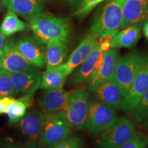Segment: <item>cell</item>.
Returning a JSON list of instances; mask_svg holds the SVG:
<instances>
[{"instance_id":"6da1fadb","label":"cell","mask_w":148,"mask_h":148,"mask_svg":"<svg viewBox=\"0 0 148 148\" xmlns=\"http://www.w3.org/2000/svg\"><path fill=\"white\" fill-rule=\"evenodd\" d=\"M34 36L44 44L51 41L67 42L70 27L66 18L45 13L29 21Z\"/></svg>"},{"instance_id":"7a4b0ae2","label":"cell","mask_w":148,"mask_h":148,"mask_svg":"<svg viewBox=\"0 0 148 148\" xmlns=\"http://www.w3.org/2000/svg\"><path fill=\"white\" fill-rule=\"evenodd\" d=\"M125 1L111 0L103 6L90 25V33L97 38L113 37L121 28Z\"/></svg>"},{"instance_id":"3957f363","label":"cell","mask_w":148,"mask_h":148,"mask_svg":"<svg viewBox=\"0 0 148 148\" xmlns=\"http://www.w3.org/2000/svg\"><path fill=\"white\" fill-rule=\"evenodd\" d=\"M89 94L85 88H79L71 91L65 110L55 114L71 128L81 130L85 128L88 110Z\"/></svg>"},{"instance_id":"277c9868","label":"cell","mask_w":148,"mask_h":148,"mask_svg":"<svg viewBox=\"0 0 148 148\" xmlns=\"http://www.w3.org/2000/svg\"><path fill=\"white\" fill-rule=\"evenodd\" d=\"M138 134L134 125L126 118H118L113 125L99 134L97 148H118Z\"/></svg>"},{"instance_id":"5b68a950","label":"cell","mask_w":148,"mask_h":148,"mask_svg":"<svg viewBox=\"0 0 148 148\" xmlns=\"http://www.w3.org/2000/svg\"><path fill=\"white\" fill-rule=\"evenodd\" d=\"M115 110L97 99H90L85 128L93 134H99L108 130L116 121Z\"/></svg>"},{"instance_id":"8992f818","label":"cell","mask_w":148,"mask_h":148,"mask_svg":"<svg viewBox=\"0 0 148 148\" xmlns=\"http://www.w3.org/2000/svg\"><path fill=\"white\" fill-rule=\"evenodd\" d=\"M147 88L148 54H143L136 76L129 91L123 97L120 108L127 113L134 112Z\"/></svg>"},{"instance_id":"52a82bcc","label":"cell","mask_w":148,"mask_h":148,"mask_svg":"<svg viewBox=\"0 0 148 148\" xmlns=\"http://www.w3.org/2000/svg\"><path fill=\"white\" fill-rule=\"evenodd\" d=\"M142 55L137 51H132L118 58L112 78L119 86L123 97L126 95L132 86Z\"/></svg>"},{"instance_id":"ba28073f","label":"cell","mask_w":148,"mask_h":148,"mask_svg":"<svg viewBox=\"0 0 148 148\" xmlns=\"http://www.w3.org/2000/svg\"><path fill=\"white\" fill-rule=\"evenodd\" d=\"M0 69L10 73L37 72L38 68L30 63L18 51L16 43L12 39L5 42L3 52L0 56Z\"/></svg>"},{"instance_id":"9c48e42d","label":"cell","mask_w":148,"mask_h":148,"mask_svg":"<svg viewBox=\"0 0 148 148\" xmlns=\"http://www.w3.org/2000/svg\"><path fill=\"white\" fill-rule=\"evenodd\" d=\"M71 127L55 114L44 113V122L39 138L42 146H50L69 136Z\"/></svg>"},{"instance_id":"30bf717a","label":"cell","mask_w":148,"mask_h":148,"mask_svg":"<svg viewBox=\"0 0 148 148\" xmlns=\"http://www.w3.org/2000/svg\"><path fill=\"white\" fill-rule=\"evenodd\" d=\"M18 51L38 69L46 66V45L35 36H26L16 43Z\"/></svg>"},{"instance_id":"8fae6325","label":"cell","mask_w":148,"mask_h":148,"mask_svg":"<svg viewBox=\"0 0 148 148\" xmlns=\"http://www.w3.org/2000/svg\"><path fill=\"white\" fill-rule=\"evenodd\" d=\"M119 58V51L116 49H110L103 52V62L101 67L94 69L88 79V88L93 92L97 86L113 77L116 62Z\"/></svg>"},{"instance_id":"7c38bea8","label":"cell","mask_w":148,"mask_h":148,"mask_svg":"<svg viewBox=\"0 0 148 148\" xmlns=\"http://www.w3.org/2000/svg\"><path fill=\"white\" fill-rule=\"evenodd\" d=\"M71 91L63 88L44 89L38 97V103L43 113L55 114L65 110L69 103Z\"/></svg>"},{"instance_id":"4fadbf2b","label":"cell","mask_w":148,"mask_h":148,"mask_svg":"<svg viewBox=\"0 0 148 148\" xmlns=\"http://www.w3.org/2000/svg\"><path fill=\"white\" fill-rule=\"evenodd\" d=\"M148 20V0H125L121 29L130 25L140 27Z\"/></svg>"},{"instance_id":"5bb4252c","label":"cell","mask_w":148,"mask_h":148,"mask_svg":"<svg viewBox=\"0 0 148 148\" xmlns=\"http://www.w3.org/2000/svg\"><path fill=\"white\" fill-rule=\"evenodd\" d=\"M43 122L44 113L36 109L26 112L18 122L20 132L26 139L27 144L39 140Z\"/></svg>"},{"instance_id":"9a60e30c","label":"cell","mask_w":148,"mask_h":148,"mask_svg":"<svg viewBox=\"0 0 148 148\" xmlns=\"http://www.w3.org/2000/svg\"><path fill=\"white\" fill-rule=\"evenodd\" d=\"M97 39V37L91 33L86 35L73 51L67 61L65 63L62 64V68L67 76L82 63L95 45Z\"/></svg>"},{"instance_id":"2e32d148","label":"cell","mask_w":148,"mask_h":148,"mask_svg":"<svg viewBox=\"0 0 148 148\" xmlns=\"http://www.w3.org/2000/svg\"><path fill=\"white\" fill-rule=\"evenodd\" d=\"M1 5L17 15L29 21L44 14L40 0H1Z\"/></svg>"},{"instance_id":"e0dca14e","label":"cell","mask_w":148,"mask_h":148,"mask_svg":"<svg viewBox=\"0 0 148 148\" xmlns=\"http://www.w3.org/2000/svg\"><path fill=\"white\" fill-rule=\"evenodd\" d=\"M92 92L98 101L115 110L120 108L123 97L119 86L113 78L101 83Z\"/></svg>"},{"instance_id":"ac0fdd59","label":"cell","mask_w":148,"mask_h":148,"mask_svg":"<svg viewBox=\"0 0 148 148\" xmlns=\"http://www.w3.org/2000/svg\"><path fill=\"white\" fill-rule=\"evenodd\" d=\"M10 73L16 93L23 95H34L40 88L41 75L37 72H18Z\"/></svg>"},{"instance_id":"d6986e66","label":"cell","mask_w":148,"mask_h":148,"mask_svg":"<svg viewBox=\"0 0 148 148\" xmlns=\"http://www.w3.org/2000/svg\"><path fill=\"white\" fill-rule=\"evenodd\" d=\"M101 52L102 51L97 39L95 45L92 48L88 56L83 61L77 71L72 74L69 80L70 84L75 86L88 80L93 71L95 64L99 60Z\"/></svg>"},{"instance_id":"ffe728a7","label":"cell","mask_w":148,"mask_h":148,"mask_svg":"<svg viewBox=\"0 0 148 148\" xmlns=\"http://www.w3.org/2000/svg\"><path fill=\"white\" fill-rule=\"evenodd\" d=\"M140 38V27L130 25L122 29L110 40L111 48H130L136 45Z\"/></svg>"},{"instance_id":"44dd1931","label":"cell","mask_w":148,"mask_h":148,"mask_svg":"<svg viewBox=\"0 0 148 148\" xmlns=\"http://www.w3.org/2000/svg\"><path fill=\"white\" fill-rule=\"evenodd\" d=\"M67 42L51 41L46 45V69H50L63 64L67 55Z\"/></svg>"},{"instance_id":"7402d4cb","label":"cell","mask_w":148,"mask_h":148,"mask_svg":"<svg viewBox=\"0 0 148 148\" xmlns=\"http://www.w3.org/2000/svg\"><path fill=\"white\" fill-rule=\"evenodd\" d=\"M67 77L62 64L46 71L41 75L40 88L42 89H60L63 87Z\"/></svg>"},{"instance_id":"603a6c76","label":"cell","mask_w":148,"mask_h":148,"mask_svg":"<svg viewBox=\"0 0 148 148\" xmlns=\"http://www.w3.org/2000/svg\"><path fill=\"white\" fill-rule=\"evenodd\" d=\"M27 29L28 26L18 17L17 14L8 10L1 25L0 32L5 36H9Z\"/></svg>"},{"instance_id":"cb8c5ba5","label":"cell","mask_w":148,"mask_h":148,"mask_svg":"<svg viewBox=\"0 0 148 148\" xmlns=\"http://www.w3.org/2000/svg\"><path fill=\"white\" fill-rule=\"evenodd\" d=\"M17 95L10 73L0 69V98L12 97Z\"/></svg>"},{"instance_id":"d4e9b609","label":"cell","mask_w":148,"mask_h":148,"mask_svg":"<svg viewBox=\"0 0 148 148\" xmlns=\"http://www.w3.org/2000/svg\"><path fill=\"white\" fill-rule=\"evenodd\" d=\"M27 106L19 100L14 101L9 106L7 111L9 124L14 125L18 123L23 116L26 113Z\"/></svg>"},{"instance_id":"484cf974","label":"cell","mask_w":148,"mask_h":148,"mask_svg":"<svg viewBox=\"0 0 148 148\" xmlns=\"http://www.w3.org/2000/svg\"><path fill=\"white\" fill-rule=\"evenodd\" d=\"M134 116L135 120L140 123L148 119V88L134 111Z\"/></svg>"},{"instance_id":"4316f807","label":"cell","mask_w":148,"mask_h":148,"mask_svg":"<svg viewBox=\"0 0 148 148\" xmlns=\"http://www.w3.org/2000/svg\"><path fill=\"white\" fill-rule=\"evenodd\" d=\"M83 143V139L80 136H72L47 148H82Z\"/></svg>"},{"instance_id":"83f0119b","label":"cell","mask_w":148,"mask_h":148,"mask_svg":"<svg viewBox=\"0 0 148 148\" xmlns=\"http://www.w3.org/2000/svg\"><path fill=\"white\" fill-rule=\"evenodd\" d=\"M99 3V0H83L77 6L74 15L79 18L84 17Z\"/></svg>"},{"instance_id":"f1b7e54d","label":"cell","mask_w":148,"mask_h":148,"mask_svg":"<svg viewBox=\"0 0 148 148\" xmlns=\"http://www.w3.org/2000/svg\"><path fill=\"white\" fill-rule=\"evenodd\" d=\"M147 145V136L138 134L135 137L123 144L118 148H146Z\"/></svg>"},{"instance_id":"f546056e","label":"cell","mask_w":148,"mask_h":148,"mask_svg":"<svg viewBox=\"0 0 148 148\" xmlns=\"http://www.w3.org/2000/svg\"><path fill=\"white\" fill-rule=\"evenodd\" d=\"M16 101L12 97H5L0 98V114L7 113L9 106Z\"/></svg>"},{"instance_id":"4dcf8cb0","label":"cell","mask_w":148,"mask_h":148,"mask_svg":"<svg viewBox=\"0 0 148 148\" xmlns=\"http://www.w3.org/2000/svg\"><path fill=\"white\" fill-rule=\"evenodd\" d=\"M112 36L106 37H100L98 38V42H99L100 48L102 51H107L111 48L110 40L112 39Z\"/></svg>"},{"instance_id":"1f68e13d","label":"cell","mask_w":148,"mask_h":148,"mask_svg":"<svg viewBox=\"0 0 148 148\" xmlns=\"http://www.w3.org/2000/svg\"><path fill=\"white\" fill-rule=\"evenodd\" d=\"M1 148H27L21 144L16 143L10 138H6L0 145Z\"/></svg>"},{"instance_id":"d6a6232c","label":"cell","mask_w":148,"mask_h":148,"mask_svg":"<svg viewBox=\"0 0 148 148\" xmlns=\"http://www.w3.org/2000/svg\"><path fill=\"white\" fill-rule=\"evenodd\" d=\"M33 95H24L18 100L22 101L27 106V108L30 107L33 103Z\"/></svg>"},{"instance_id":"836d02e7","label":"cell","mask_w":148,"mask_h":148,"mask_svg":"<svg viewBox=\"0 0 148 148\" xmlns=\"http://www.w3.org/2000/svg\"><path fill=\"white\" fill-rule=\"evenodd\" d=\"M6 36H5L4 35L1 34V32H0V56L1 55V53L3 52V47H4L5 42L6 41Z\"/></svg>"},{"instance_id":"e575fe53","label":"cell","mask_w":148,"mask_h":148,"mask_svg":"<svg viewBox=\"0 0 148 148\" xmlns=\"http://www.w3.org/2000/svg\"><path fill=\"white\" fill-rule=\"evenodd\" d=\"M66 1H67L70 5H77V6H78V5L82 3L83 0H66Z\"/></svg>"},{"instance_id":"d590c367","label":"cell","mask_w":148,"mask_h":148,"mask_svg":"<svg viewBox=\"0 0 148 148\" xmlns=\"http://www.w3.org/2000/svg\"><path fill=\"white\" fill-rule=\"evenodd\" d=\"M143 30L144 35H145V36L148 39V20L145 22V23H144Z\"/></svg>"},{"instance_id":"8d00e7d4","label":"cell","mask_w":148,"mask_h":148,"mask_svg":"<svg viewBox=\"0 0 148 148\" xmlns=\"http://www.w3.org/2000/svg\"><path fill=\"white\" fill-rule=\"evenodd\" d=\"M27 148H41L39 145H38L36 143H30L27 144Z\"/></svg>"},{"instance_id":"74e56055","label":"cell","mask_w":148,"mask_h":148,"mask_svg":"<svg viewBox=\"0 0 148 148\" xmlns=\"http://www.w3.org/2000/svg\"><path fill=\"white\" fill-rule=\"evenodd\" d=\"M142 125H143V127H148V119H146L145 121L143 122V123H142Z\"/></svg>"},{"instance_id":"f35d334b","label":"cell","mask_w":148,"mask_h":148,"mask_svg":"<svg viewBox=\"0 0 148 148\" xmlns=\"http://www.w3.org/2000/svg\"><path fill=\"white\" fill-rule=\"evenodd\" d=\"M1 1L0 0V7H1Z\"/></svg>"},{"instance_id":"ab89813d","label":"cell","mask_w":148,"mask_h":148,"mask_svg":"<svg viewBox=\"0 0 148 148\" xmlns=\"http://www.w3.org/2000/svg\"><path fill=\"white\" fill-rule=\"evenodd\" d=\"M0 148H1V147H0Z\"/></svg>"},{"instance_id":"60d3db41","label":"cell","mask_w":148,"mask_h":148,"mask_svg":"<svg viewBox=\"0 0 148 148\" xmlns=\"http://www.w3.org/2000/svg\"><path fill=\"white\" fill-rule=\"evenodd\" d=\"M40 1H41V0H40Z\"/></svg>"}]
</instances>
